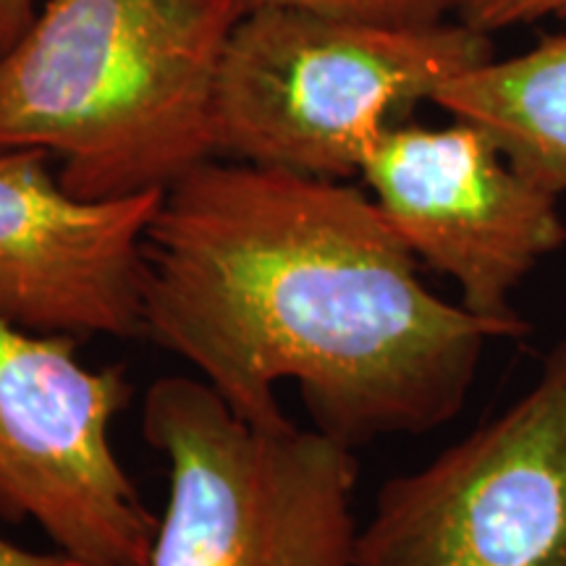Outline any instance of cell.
<instances>
[{"mask_svg":"<svg viewBox=\"0 0 566 566\" xmlns=\"http://www.w3.org/2000/svg\"><path fill=\"white\" fill-rule=\"evenodd\" d=\"M145 336L187 359L247 422H292L352 446L462 412L504 328L430 292L415 252L363 189L208 160L163 195L145 233Z\"/></svg>","mask_w":566,"mask_h":566,"instance_id":"obj_1","label":"cell"},{"mask_svg":"<svg viewBox=\"0 0 566 566\" xmlns=\"http://www.w3.org/2000/svg\"><path fill=\"white\" fill-rule=\"evenodd\" d=\"M242 0H45L0 55V150L82 200L168 192L218 158L216 82Z\"/></svg>","mask_w":566,"mask_h":566,"instance_id":"obj_2","label":"cell"},{"mask_svg":"<svg viewBox=\"0 0 566 566\" xmlns=\"http://www.w3.org/2000/svg\"><path fill=\"white\" fill-rule=\"evenodd\" d=\"M495 59L459 19L386 24L302 9L244 11L216 82L218 158L315 179L363 174L388 126Z\"/></svg>","mask_w":566,"mask_h":566,"instance_id":"obj_3","label":"cell"},{"mask_svg":"<svg viewBox=\"0 0 566 566\" xmlns=\"http://www.w3.org/2000/svg\"><path fill=\"white\" fill-rule=\"evenodd\" d=\"M142 436L171 478L150 566H357L352 446L247 422L189 375L147 388Z\"/></svg>","mask_w":566,"mask_h":566,"instance_id":"obj_4","label":"cell"},{"mask_svg":"<svg viewBox=\"0 0 566 566\" xmlns=\"http://www.w3.org/2000/svg\"><path fill=\"white\" fill-rule=\"evenodd\" d=\"M357 566H566V338L512 407L380 488Z\"/></svg>","mask_w":566,"mask_h":566,"instance_id":"obj_5","label":"cell"},{"mask_svg":"<svg viewBox=\"0 0 566 566\" xmlns=\"http://www.w3.org/2000/svg\"><path fill=\"white\" fill-rule=\"evenodd\" d=\"M74 342L0 321V514L38 522L82 566H150L158 520L111 441L132 384Z\"/></svg>","mask_w":566,"mask_h":566,"instance_id":"obj_6","label":"cell"},{"mask_svg":"<svg viewBox=\"0 0 566 566\" xmlns=\"http://www.w3.org/2000/svg\"><path fill=\"white\" fill-rule=\"evenodd\" d=\"M359 176L415 258L457 283L464 310L512 338L527 336L512 294L566 244L556 195L459 118L449 126H388Z\"/></svg>","mask_w":566,"mask_h":566,"instance_id":"obj_7","label":"cell"},{"mask_svg":"<svg viewBox=\"0 0 566 566\" xmlns=\"http://www.w3.org/2000/svg\"><path fill=\"white\" fill-rule=\"evenodd\" d=\"M163 195L82 200L42 150H0V321L53 336H145V233Z\"/></svg>","mask_w":566,"mask_h":566,"instance_id":"obj_8","label":"cell"},{"mask_svg":"<svg viewBox=\"0 0 566 566\" xmlns=\"http://www.w3.org/2000/svg\"><path fill=\"white\" fill-rule=\"evenodd\" d=\"M430 103L483 129L541 189L556 197L566 192V34L464 71Z\"/></svg>","mask_w":566,"mask_h":566,"instance_id":"obj_9","label":"cell"},{"mask_svg":"<svg viewBox=\"0 0 566 566\" xmlns=\"http://www.w3.org/2000/svg\"><path fill=\"white\" fill-rule=\"evenodd\" d=\"M242 6L244 11L279 6L386 24H436L454 17V0H242Z\"/></svg>","mask_w":566,"mask_h":566,"instance_id":"obj_10","label":"cell"},{"mask_svg":"<svg viewBox=\"0 0 566 566\" xmlns=\"http://www.w3.org/2000/svg\"><path fill=\"white\" fill-rule=\"evenodd\" d=\"M548 17L566 19V0H454V19L485 34Z\"/></svg>","mask_w":566,"mask_h":566,"instance_id":"obj_11","label":"cell"},{"mask_svg":"<svg viewBox=\"0 0 566 566\" xmlns=\"http://www.w3.org/2000/svg\"><path fill=\"white\" fill-rule=\"evenodd\" d=\"M34 17V0H0V55H3Z\"/></svg>","mask_w":566,"mask_h":566,"instance_id":"obj_12","label":"cell"},{"mask_svg":"<svg viewBox=\"0 0 566 566\" xmlns=\"http://www.w3.org/2000/svg\"><path fill=\"white\" fill-rule=\"evenodd\" d=\"M0 566H82L74 558L61 554H38V551H27L0 537Z\"/></svg>","mask_w":566,"mask_h":566,"instance_id":"obj_13","label":"cell"}]
</instances>
